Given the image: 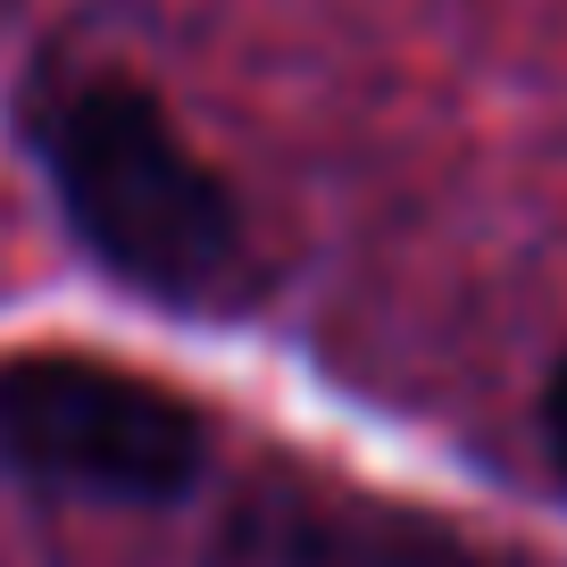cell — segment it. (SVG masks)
Masks as SVG:
<instances>
[{"label": "cell", "instance_id": "277c9868", "mask_svg": "<svg viewBox=\"0 0 567 567\" xmlns=\"http://www.w3.org/2000/svg\"><path fill=\"white\" fill-rule=\"evenodd\" d=\"M543 434H550V460H559V476H567V368L550 375V392H543Z\"/></svg>", "mask_w": 567, "mask_h": 567}, {"label": "cell", "instance_id": "7a4b0ae2", "mask_svg": "<svg viewBox=\"0 0 567 567\" xmlns=\"http://www.w3.org/2000/svg\"><path fill=\"white\" fill-rule=\"evenodd\" d=\"M0 451L75 493L167 501L200 476V417L167 384H142L101 359H9Z\"/></svg>", "mask_w": 567, "mask_h": 567}, {"label": "cell", "instance_id": "6da1fadb", "mask_svg": "<svg viewBox=\"0 0 567 567\" xmlns=\"http://www.w3.org/2000/svg\"><path fill=\"white\" fill-rule=\"evenodd\" d=\"M42 159L75 234L159 301H226L243 276V209L134 84H75L42 117Z\"/></svg>", "mask_w": 567, "mask_h": 567}, {"label": "cell", "instance_id": "3957f363", "mask_svg": "<svg viewBox=\"0 0 567 567\" xmlns=\"http://www.w3.org/2000/svg\"><path fill=\"white\" fill-rule=\"evenodd\" d=\"M284 567H476L451 526L384 501H292L276 517Z\"/></svg>", "mask_w": 567, "mask_h": 567}]
</instances>
